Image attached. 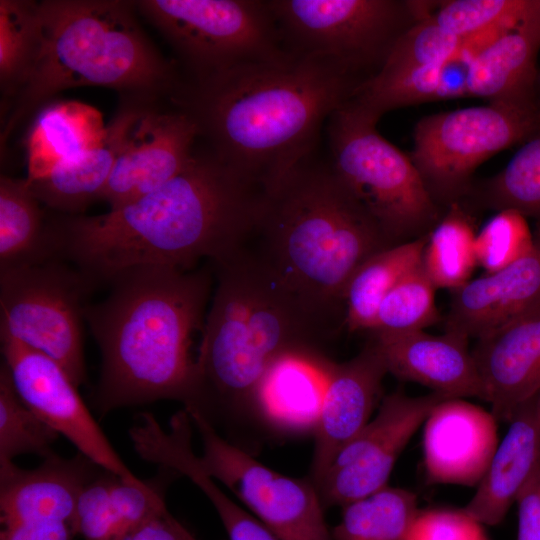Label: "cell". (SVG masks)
<instances>
[{"instance_id": "15", "label": "cell", "mask_w": 540, "mask_h": 540, "mask_svg": "<svg viewBox=\"0 0 540 540\" xmlns=\"http://www.w3.org/2000/svg\"><path fill=\"white\" fill-rule=\"evenodd\" d=\"M144 103L131 127L101 200L114 209L156 190L181 173L194 154L200 131L183 109Z\"/></svg>"}, {"instance_id": "31", "label": "cell", "mask_w": 540, "mask_h": 540, "mask_svg": "<svg viewBox=\"0 0 540 540\" xmlns=\"http://www.w3.org/2000/svg\"><path fill=\"white\" fill-rule=\"evenodd\" d=\"M470 217L455 202L427 234L422 266L436 289L452 291L471 280L477 259Z\"/></svg>"}, {"instance_id": "25", "label": "cell", "mask_w": 540, "mask_h": 540, "mask_svg": "<svg viewBox=\"0 0 540 540\" xmlns=\"http://www.w3.org/2000/svg\"><path fill=\"white\" fill-rule=\"evenodd\" d=\"M476 492L463 508L482 525H498L528 481L540 468V423L531 401L508 422Z\"/></svg>"}, {"instance_id": "47", "label": "cell", "mask_w": 540, "mask_h": 540, "mask_svg": "<svg viewBox=\"0 0 540 540\" xmlns=\"http://www.w3.org/2000/svg\"><path fill=\"white\" fill-rule=\"evenodd\" d=\"M194 540H198V539L195 537Z\"/></svg>"}, {"instance_id": "32", "label": "cell", "mask_w": 540, "mask_h": 540, "mask_svg": "<svg viewBox=\"0 0 540 540\" xmlns=\"http://www.w3.org/2000/svg\"><path fill=\"white\" fill-rule=\"evenodd\" d=\"M38 2L0 1V84L7 97L21 89L37 47Z\"/></svg>"}, {"instance_id": "9", "label": "cell", "mask_w": 540, "mask_h": 540, "mask_svg": "<svg viewBox=\"0 0 540 540\" xmlns=\"http://www.w3.org/2000/svg\"><path fill=\"white\" fill-rule=\"evenodd\" d=\"M96 288L56 257L0 270V334L49 356L80 386L86 381L83 322Z\"/></svg>"}, {"instance_id": "30", "label": "cell", "mask_w": 540, "mask_h": 540, "mask_svg": "<svg viewBox=\"0 0 540 540\" xmlns=\"http://www.w3.org/2000/svg\"><path fill=\"white\" fill-rule=\"evenodd\" d=\"M333 540H405L418 512L413 492L385 488L342 507Z\"/></svg>"}, {"instance_id": "4", "label": "cell", "mask_w": 540, "mask_h": 540, "mask_svg": "<svg viewBox=\"0 0 540 540\" xmlns=\"http://www.w3.org/2000/svg\"><path fill=\"white\" fill-rule=\"evenodd\" d=\"M214 281L209 261L191 270L140 266L116 276L104 300L88 304L85 322L101 353L93 395L100 415L158 400L183 403L193 335L203 329Z\"/></svg>"}, {"instance_id": "22", "label": "cell", "mask_w": 540, "mask_h": 540, "mask_svg": "<svg viewBox=\"0 0 540 540\" xmlns=\"http://www.w3.org/2000/svg\"><path fill=\"white\" fill-rule=\"evenodd\" d=\"M540 50V0L511 30L475 55L467 74L468 96L489 103L539 108L537 55Z\"/></svg>"}, {"instance_id": "21", "label": "cell", "mask_w": 540, "mask_h": 540, "mask_svg": "<svg viewBox=\"0 0 540 540\" xmlns=\"http://www.w3.org/2000/svg\"><path fill=\"white\" fill-rule=\"evenodd\" d=\"M445 332L478 339L540 304V235L511 265L452 291Z\"/></svg>"}, {"instance_id": "16", "label": "cell", "mask_w": 540, "mask_h": 540, "mask_svg": "<svg viewBox=\"0 0 540 540\" xmlns=\"http://www.w3.org/2000/svg\"><path fill=\"white\" fill-rule=\"evenodd\" d=\"M423 431L428 482L478 486L499 444L494 415L463 398L445 399L431 410Z\"/></svg>"}, {"instance_id": "41", "label": "cell", "mask_w": 540, "mask_h": 540, "mask_svg": "<svg viewBox=\"0 0 540 540\" xmlns=\"http://www.w3.org/2000/svg\"><path fill=\"white\" fill-rule=\"evenodd\" d=\"M214 508L228 540H281L245 507L230 496L218 498Z\"/></svg>"}, {"instance_id": "35", "label": "cell", "mask_w": 540, "mask_h": 540, "mask_svg": "<svg viewBox=\"0 0 540 540\" xmlns=\"http://www.w3.org/2000/svg\"><path fill=\"white\" fill-rule=\"evenodd\" d=\"M487 205L540 217V134L529 139L483 192Z\"/></svg>"}, {"instance_id": "1", "label": "cell", "mask_w": 540, "mask_h": 540, "mask_svg": "<svg viewBox=\"0 0 540 540\" xmlns=\"http://www.w3.org/2000/svg\"><path fill=\"white\" fill-rule=\"evenodd\" d=\"M265 192L211 150L156 190L100 215L48 214L53 255L97 287L140 266L196 268L239 248L256 225Z\"/></svg>"}, {"instance_id": "28", "label": "cell", "mask_w": 540, "mask_h": 540, "mask_svg": "<svg viewBox=\"0 0 540 540\" xmlns=\"http://www.w3.org/2000/svg\"><path fill=\"white\" fill-rule=\"evenodd\" d=\"M26 179L0 177V270L54 258L48 214Z\"/></svg>"}, {"instance_id": "23", "label": "cell", "mask_w": 540, "mask_h": 540, "mask_svg": "<svg viewBox=\"0 0 540 540\" xmlns=\"http://www.w3.org/2000/svg\"><path fill=\"white\" fill-rule=\"evenodd\" d=\"M333 362L324 351L305 349L288 352L270 366L258 393L265 435L314 433Z\"/></svg>"}, {"instance_id": "40", "label": "cell", "mask_w": 540, "mask_h": 540, "mask_svg": "<svg viewBox=\"0 0 540 540\" xmlns=\"http://www.w3.org/2000/svg\"><path fill=\"white\" fill-rule=\"evenodd\" d=\"M405 540H487L483 525L463 509L418 510Z\"/></svg>"}, {"instance_id": "26", "label": "cell", "mask_w": 540, "mask_h": 540, "mask_svg": "<svg viewBox=\"0 0 540 540\" xmlns=\"http://www.w3.org/2000/svg\"><path fill=\"white\" fill-rule=\"evenodd\" d=\"M479 50L466 45L450 59L389 76L374 74L355 89L353 102L376 118L414 104L467 97V74Z\"/></svg>"}, {"instance_id": "45", "label": "cell", "mask_w": 540, "mask_h": 540, "mask_svg": "<svg viewBox=\"0 0 540 540\" xmlns=\"http://www.w3.org/2000/svg\"><path fill=\"white\" fill-rule=\"evenodd\" d=\"M535 415L540 423V389L537 393L530 399Z\"/></svg>"}, {"instance_id": "39", "label": "cell", "mask_w": 540, "mask_h": 540, "mask_svg": "<svg viewBox=\"0 0 540 540\" xmlns=\"http://www.w3.org/2000/svg\"><path fill=\"white\" fill-rule=\"evenodd\" d=\"M114 475L103 471L79 497L72 530L84 540H119L111 502Z\"/></svg>"}, {"instance_id": "10", "label": "cell", "mask_w": 540, "mask_h": 540, "mask_svg": "<svg viewBox=\"0 0 540 540\" xmlns=\"http://www.w3.org/2000/svg\"><path fill=\"white\" fill-rule=\"evenodd\" d=\"M540 134V110L503 103L422 118L410 158L433 199L453 204L487 159Z\"/></svg>"}, {"instance_id": "17", "label": "cell", "mask_w": 540, "mask_h": 540, "mask_svg": "<svg viewBox=\"0 0 540 540\" xmlns=\"http://www.w3.org/2000/svg\"><path fill=\"white\" fill-rule=\"evenodd\" d=\"M386 374V363L372 338L355 357L333 362L313 433L309 478L315 486L340 449L371 419Z\"/></svg>"}, {"instance_id": "18", "label": "cell", "mask_w": 540, "mask_h": 540, "mask_svg": "<svg viewBox=\"0 0 540 540\" xmlns=\"http://www.w3.org/2000/svg\"><path fill=\"white\" fill-rule=\"evenodd\" d=\"M476 340L471 352L483 400L508 423L540 389V304Z\"/></svg>"}, {"instance_id": "24", "label": "cell", "mask_w": 540, "mask_h": 540, "mask_svg": "<svg viewBox=\"0 0 540 540\" xmlns=\"http://www.w3.org/2000/svg\"><path fill=\"white\" fill-rule=\"evenodd\" d=\"M152 99L124 97L116 116L94 147L55 167L48 175L27 181L37 199L57 213L78 215L101 199L129 131L144 103Z\"/></svg>"}, {"instance_id": "34", "label": "cell", "mask_w": 540, "mask_h": 540, "mask_svg": "<svg viewBox=\"0 0 540 540\" xmlns=\"http://www.w3.org/2000/svg\"><path fill=\"white\" fill-rule=\"evenodd\" d=\"M435 290L421 262L385 295L371 332L420 331L436 324L441 317L435 303Z\"/></svg>"}, {"instance_id": "42", "label": "cell", "mask_w": 540, "mask_h": 540, "mask_svg": "<svg viewBox=\"0 0 540 540\" xmlns=\"http://www.w3.org/2000/svg\"><path fill=\"white\" fill-rule=\"evenodd\" d=\"M517 540H540V468L518 495Z\"/></svg>"}, {"instance_id": "46", "label": "cell", "mask_w": 540, "mask_h": 540, "mask_svg": "<svg viewBox=\"0 0 540 540\" xmlns=\"http://www.w3.org/2000/svg\"><path fill=\"white\" fill-rule=\"evenodd\" d=\"M539 110H540V100H539Z\"/></svg>"}, {"instance_id": "11", "label": "cell", "mask_w": 540, "mask_h": 540, "mask_svg": "<svg viewBox=\"0 0 540 540\" xmlns=\"http://www.w3.org/2000/svg\"><path fill=\"white\" fill-rule=\"evenodd\" d=\"M287 52L325 58L358 71L383 63L411 2L390 0L268 1Z\"/></svg>"}, {"instance_id": "13", "label": "cell", "mask_w": 540, "mask_h": 540, "mask_svg": "<svg viewBox=\"0 0 540 540\" xmlns=\"http://www.w3.org/2000/svg\"><path fill=\"white\" fill-rule=\"evenodd\" d=\"M447 398L401 390L383 398L373 418L336 454L316 484L326 508L343 507L386 486L394 465L431 410Z\"/></svg>"}, {"instance_id": "6", "label": "cell", "mask_w": 540, "mask_h": 540, "mask_svg": "<svg viewBox=\"0 0 540 540\" xmlns=\"http://www.w3.org/2000/svg\"><path fill=\"white\" fill-rule=\"evenodd\" d=\"M135 1L38 2L37 47L13 98L3 139L57 93L75 87L115 89L124 97H172L182 83L137 21Z\"/></svg>"}, {"instance_id": "33", "label": "cell", "mask_w": 540, "mask_h": 540, "mask_svg": "<svg viewBox=\"0 0 540 540\" xmlns=\"http://www.w3.org/2000/svg\"><path fill=\"white\" fill-rule=\"evenodd\" d=\"M58 433L19 397L4 363L0 368V464L24 454L44 458L53 454Z\"/></svg>"}, {"instance_id": "36", "label": "cell", "mask_w": 540, "mask_h": 540, "mask_svg": "<svg viewBox=\"0 0 540 540\" xmlns=\"http://www.w3.org/2000/svg\"><path fill=\"white\" fill-rule=\"evenodd\" d=\"M466 43L467 39L445 31L429 15L416 20L399 35L375 74L389 76L444 62L456 55Z\"/></svg>"}, {"instance_id": "44", "label": "cell", "mask_w": 540, "mask_h": 540, "mask_svg": "<svg viewBox=\"0 0 540 540\" xmlns=\"http://www.w3.org/2000/svg\"><path fill=\"white\" fill-rule=\"evenodd\" d=\"M195 536L167 510L142 526L130 540H194Z\"/></svg>"}, {"instance_id": "2", "label": "cell", "mask_w": 540, "mask_h": 540, "mask_svg": "<svg viewBox=\"0 0 540 540\" xmlns=\"http://www.w3.org/2000/svg\"><path fill=\"white\" fill-rule=\"evenodd\" d=\"M363 81L339 63L289 53L194 79L170 100L222 162L267 192L312 158L322 126Z\"/></svg>"}, {"instance_id": "19", "label": "cell", "mask_w": 540, "mask_h": 540, "mask_svg": "<svg viewBox=\"0 0 540 540\" xmlns=\"http://www.w3.org/2000/svg\"><path fill=\"white\" fill-rule=\"evenodd\" d=\"M97 468L80 452L71 458L53 453L34 469L0 464L1 525L59 521L72 528L79 497Z\"/></svg>"}, {"instance_id": "3", "label": "cell", "mask_w": 540, "mask_h": 540, "mask_svg": "<svg viewBox=\"0 0 540 540\" xmlns=\"http://www.w3.org/2000/svg\"><path fill=\"white\" fill-rule=\"evenodd\" d=\"M210 263L215 288L183 409L252 454L265 435L258 393L270 366L291 351H324L336 332L243 248Z\"/></svg>"}, {"instance_id": "27", "label": "cell", "mask_w": 540, "mask_h": 540, "mask_svg": "<svg viewBox=\"0 0 540 540\" xmlns=\"http://www.w3.org/2000/svg\"><path fill=\"white\" fill-rule=\"evenodd\" d=\"M106 127L100 112L77 101H51L36 114L26 138L27 181L97 145Z\"/></svg>"}, {"instance_id": "12", "label": "cell", "mask_w": 540, "mask_h": 540, "mask_svg": "<svg viewBox=\"0 0 540 540\" xmlns=\"http://www.w3.org/2000/svg\"><path fill=\"white\" fill-rule=\"evenodd\" d=\"M202 444L205 472L228 489L281 540H333L315 484L277 472L222 437L208 422L189 415Z\"/></svg>"}, {"instance_id": "20", "label": "cell", "mask_w": 540, "mask_h": 540, "mask_svg": "<svg viewBox=\"0 0 540 540\" xmlns=\"http://www.w3.org/2000/svg\"><path fill=\"white\" fill-rule=\"evenodd\" d=\"M372 333L388 373L426 386L447 398L484 399L467 338L450 332L432 335L425 330Z\"/></svg>"}, {"instance_id": "37", "label": "cell", "mask_w": 540, "mask_h": 540, "mask_svg": "<svg viewBox=\"0 0 540 540\" xmlns=\"http://www.w3.org/2000/svg\"><path fill=\"white\" fill-rule=\"evenodd\" d=\"M533 0H453L430 14L450 34L467 39L499 26L518 23Z\"/></svg>"}, {"instance_id": "8", "label": "cell", "mask_w": 540, "mask_h": 540, "mask_svg": "<svg viewBox=\"0 0 540 540\" xmlns=\"http://www.w3.org/2000/svg\"><path fill=\"white\" fill-rule=\"evenodd\" d=\"M140 12L194 73L206 77L281 59L286 51L268 1L142 0Z\"/></svg>"}, {"instance_id": "14", "label": "cell", "mask_w": 540, "mask_h": 540, "mask_svg": "<svg viewBox=\"0 0 540 540\" xmlns=\"http://www.w3.org/2000/svg\"><path fill=\"white\" fill-rule=\"evenodd\" d=\"M0 340L3 363L22 401L102 470L140 482L111 445L65 369L8 335L0 334Z\"/></svg>"}, {"instance_id": "38", "label": "cell", "mask_w": 540, "mask_h": 540, "mask_svg": "<svg viewBox=\"0 0 540 540\" xmlns=\"http://www.w3.org/2000/svg\"><path fill=\"white\" fill-rule=\"evenodd\" d=\"M534 244L526 217L515 210H500L476 234L477 264L494 273L525 256Z\"/></svg>"}, {"instance_id": "5", "label": "cell", "mask_w": 540, "mask_h": 540, "mask_svg": "<svg viewBox=\"0 0 540 540\" xmlns=\"http://www.w3.org/2000/svg\"><path fill=\"white\" fill-rule=\"evenodd\" d=\"M390 246L330 164L312 158L265 192L256 225L241 245L335 331L345 324L349 280L370 256Z\"/></svg>"}, {"instance_id": "43", "label": "cell", "mask_w": 540, "mask_h": 540, "mask_svg": "<svg viewBox=\"0 0 540 540\" xmlns=\"http://www.w3.org/2000/svg\"><path fill=\"white\" fill-rule=\"evenodd\" d=\"M69 524L59 521H34L2 526L0 540H72Z\"/></svg>"}, {"instance_id": "7", "label": "cell", "mask_w": 540, "mask_h": 540, "mask_svg": "<svg viewBox=\"0 0 540 540\" xmlns=\"http://www.w3.org/2000/svg\"><path fill=\"white\" fill-rule=\"evenodd\" d=\"M378 120L351 99L336 109L326 123L329 164L392 246L423 236L438 208L410 156L380 135Z\"/></svg>"}, {"instance_id": "29", "label": "cell", "mask_w": 540, "mask_h": 540, "mask_svg": "<svg viewBox=\"0 0 540 540\" xmlns=\"http://www.w3.org/2000/svg\"><path fill=\"white\" fill-rule=\"evenodd\" d=\"M426 242L424 234L387 247L359 266L344 294V326L348 331H372L381 301L402 277L421 264Z\"/></svg>"}]
</instances>
